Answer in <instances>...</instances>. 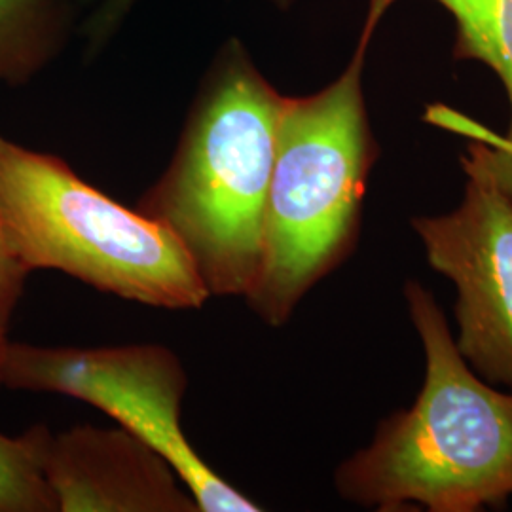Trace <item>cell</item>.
<instances>
[{"instance_id": "3957f363", "label": "cell", "mask_w": 512, "mask_h": 512, "mask_svg": "<svg viewBox=\"0 0 512 512\" xmlns=\"http://www.w3.org/2000/svg\"><path fill=\"white\" fill-rule=\"evenodd\" d=\"M374 25L346 71L321 92L285 97L266 196L260 266L245 296L256 315L279 327L315 283L355 249L366 179L378 160L363 69Z\"/></svg>"}, {"instance_id": "8fae6325", "label": "cell", "mask_w": 512, "mask_h": 512, "mask_svg": "<svg viewBox=\"0 0 512 512\" xmlns=\"http://www.w3.org/2000/svg\"><path fill=\"white\" fill-rule=\"evenodd\" d=\"M139 0H101L90 18L82 25V37L86 38L88 54L97 55L112 37L118 33L120 25L126 21L129 12ZM279 10H287L293 0H270Z\"/></svg>"}, {"instance_id": "7c38bea8", "label": "cell", "mask_w": 512, "mask_h": 512, "mask_svg": "<svg viewBox=\"0 0 512 512\" xmlns=\"http://www.w3.org/2000/svg\"><path fill=\"white\" fill-rule=\"evenodd\" d=\"M29 272L12 256L0 226V330L8 332L12 315L25 291Z\"/></svg>"}, {"instance_id": "9c48e42d", "label": "cell", "mask_w": 512, "mask_h": 512, "mask_svg": "<svg viewBox=\"0 0 512 512\" xmlns=\"http://www.w3.org/2000/svg\"><path fill=\"white\" fill-rule=\"evenodd\" d=\"M71 19V0H0V86L42 73L65 46Z\"/></svg>"}, {"instance_id": "5bb4252c", "label": "cell", "mask_w": 512, "mask_h": 512, "mask_svg": "<svg viewBox=\"0 0 512 512\" xmlns=\"http://www.w3.org/2000/svg\"><path fill=\"white\" fill-rule=\"evenodd\" d=\"M80 2H86V4H95V6H97L101 0H80Z\"/></svg>"}, {"instance_id": "7a4b0ae2", "label": "cell", "mask_w": 512, "mask_h": 512, "mask_svg": "<svg viewBox=\"0 0 512 512\" xmlns=\"http://www.w3.org/2000/svg\"><path fill=\"white\" fill-rule=\"evenodd\" d=\"M404 296L425 349V382L412 408L385 418L338 467L336 488L384 512L410 503L433 512L503 509L512 497V395L465 365L433 294L410 281Z\"/></svg>"}, {"instance_id": "8992f818", "label": "cell", "mask_w": 512, "mask_h": 512, "mask_svg": "<svg viewBox=\"0 0 512 512\" xmlns=\"http://www.w3.org/2000/svg\"><path fill=\"white\" fill-rule=\"evenodd\" d=\"M465 175L456 211L412 226L429 264L458 289L459 353L488 382L512 389V198L482 173Z\"/></svg>"}, {"instance_id": "277c9868", "label": "cell", "mask_w": 512, "mask_h": 512, "mask_svg": "<svg viewBox=\"0 0 512 512\" xmlns=\"http://www.w3.org/2000/svg\"><path fill=\"white\" fill-rule=\"evenodd\" d=\"M0 226L29 274L57 270L164 310H200L211 298L181 241L160 222L112 200L54 154L4 137Z\"/></svg>"}, {"instance_id": "52a82bcc", "label": "cell", "mask_w": 512, "mask_h": 512, "mask_svg": "<svg viewBox=\"0 0 512 512\" xmlns=\"http://www.w3.org/2000/svg\"><path fill=\"white\" fill-rule=\"evenodd\" d=\"M40 465L57 512H200L169 461L120 425L44 427Z\"/></svg>"}, {"instance_id": "5b68a950", "label": "cell", "mask_w": 512, "mask_h": 512, "mask_svg": "<svg viewBox=\"0 0 512 512\" xmlns=\"http://www.w3.org/2000/svg\"><path fill=\"white\" fill-rule=\"evenodd\" d=\"M2 384L92 404L135 437L145 440L181 476L200 512H258L207 465L184 435L181 406L186 374L179 357L164 346L44 348L8 342Z\"/></svg>"}, {"instance_id": "6da1fadb", "label": "cell", "mask_w": 512, "mask_h": 512, "mask_svg": "<svg viewBox=\"0 0 512 512\" xmlns=\"http://www.w3.org/2000/svg\"><path fill=\"white\" fill-rule=\"evenodd\" d=\"M283 99L230 38L164 175L135 207L181 241L211 296L245 298L255 283Z\"/></svg>"}, {"instance_id": "30bf717a", "label": "cell", "mask_w": 512, "mask_h": 512, "mask_svg": "<svg viewBox=\"0 0 512 512\" xmlns=\"http://www.w3.org/2000/svg\"><path fill=\"white\" fill-rule=\"evenodd\" d=\"M42 433L44 427L19 437L0 433V512H57L40 465Z\"/></svg>"}, {"instance_id": "4fadbf2b", "label": "cell", "mask_w": 512, "mask_h": 512, "mask_svg": "<svg viewBox=\"0 0 512 512\" xmlns=\"http://www.w3.org/2000/svg\"><path fill=\"white\" fill-rule=\"evenodd\" d=\"M8 332L0 330V389L4 387L2 384V366H4V355H6V348H8Z\"/></svg>"}, {"instance_id": "ba28073f", "label": "cell", "mask_w": 512, "mask_h": 512, "mask_svg": "<svg viewBox=\"0 0 512 512\" xmlns=\"http://www.w3.org/2000/svg\"><path fill=\"white\" fill-rule=\"evenodd\" d=\"M393 2L397 0H368L366 23L378 25ZM435 2L446 8L456 21L458 40L454 57L488 65L501 78L512 110V0ZM427 120L471 137L475 143L469 145V158L461 160L463 169L482 173L512 198V120L509 133L503 137L444 107H431Z\"/></svg>"}]
</instances>
